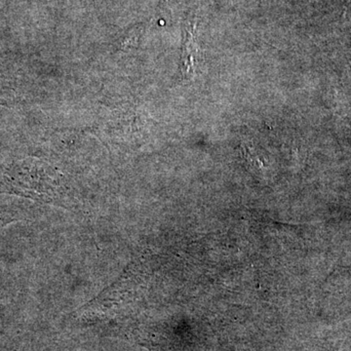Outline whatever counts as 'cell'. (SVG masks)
<instances>
[{
    "instance_id": "1",
    "label": "cell",
    "mask_w": 351,
    "mask_h": 351,
    "mask_svg": "<svg viewBox=\"0 0 351 351\" xmlns=\"http://www.w3.org/2000/svg\"><path fill=\"white\" fill-rule=\"evenodd\" d=\"M14 193L53 202L59 196L60 181L54 171L38 161H22L7 173Z\"/></svg>"
},
{
    "instance_id": "2",
    "label": "cell",
    "mask_w": 351,
    "mask_h": 351,
    "mask_svg": "<svg viewBox=\"0 0 351 351\" xmlns=\"http://www.w3.org/2000/svg\"><path fill=\"white\" fill-rule=\"evenodd\" d=\"M16 219H21L16 217V214H9L8 212H0V228L11 223V221H16Z\"/></svg>"
}]
</instances>
